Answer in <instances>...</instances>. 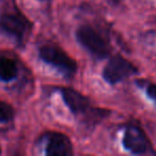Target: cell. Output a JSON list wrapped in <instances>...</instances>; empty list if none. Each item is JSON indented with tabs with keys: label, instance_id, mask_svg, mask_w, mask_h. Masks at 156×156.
Returning a JSON list of instances; mask_svg holds the SVG:
<instances>
[{
	"label": "cell",
	"instance_id": "ba28073f",
	"mask_svg": "<svg viewBox=\"0 0 156 156\" xmlns=\"http://www.w3.org/2000/svg\"><path fill=\"white\" fill-rule=\"evenodd\" d=\"M17 76V65L15 61L8 57L0 56V79L10 81Z\"/></svg>",
	"mask_w": 156,
	"mask_h": 156
},
{
	"label": "cell",
	"instance_id": "8fae6325",
	"mask_svg": "<svg viewBox=\"0 0 156 156\" xmlns=\"http://www.w3.org/2000/svg\"><path fill=\"white\" fill-rule=\"evenodd\" d=\"M108 1L111 3V5H119V2H120V0H108Z\"/></svg>",
	"mask_w": 156,
	"mask_h": 156
},
{
	"label": "cell",
	"instance_id": "5b68a950",
	"mask_svg": "<svg viewBox=\"0 0 156 156\" xmlns=\"http://www.w3.org/2000/svg\"><path fill=\"white\" fill-rule=\"evenodd\" d=\"M48 156H69L73 154V145L69 139L61 133H51L46 144Z\"/></svg>",
	"mask_w": 156,
	"mask_h": 156
},
{
	"label": "cell",
	"instance_id": "52a82bcc",
	"mask_svg": "<svg viewBox=\"0 0 156 156\" xmlns=\"http://www.w3.org/2000/svg\"><path fill=\"white\" fill-rule=\"evenodd\" d=\"M0 27L8 34L22 39L28 28V23L16 14H3L0 18Z\"/></svg>",
	"mask_w": 156,
	"mask_h": 156
},
{
	"label": "cell",
	"instance_id": "7c38bea8",
	"mask_svg": "<svg viewBox=\"0 0 156 156\" xmlns=\"http://www.w3.org/2000/svg\"><path fill=\"white\" fill-rule=\"evenodd\" d=\"M0 153H1V147H0Z\"/></svg>",
	"mask_w": 156,
	"mask_h": 156
},
{
	"label": "cell",
	"instance_id": "7a4b0ae2",
	"mask_svg": "<svg viewBox=\"0 0 156 156\" xmlns=\"http://www.w3.org/2000/svg\"><path fill=\"white\" fill-rule=\"evenodd\" d=\"M76 37L86 49L98 58H106L110 52L108 42L91 26L85 25L79 27L76 31Z\"/></svg>",
	"mask_w": 156,
	"mask_h": 156
},
{
	"label": "cell",
	"instance_id": "6da1fadb",
	"mask_svg": "<svg viewBox=\"0 0 156 156\" xmlns=\"http://www.w3.org/2000/svg\"><path fill=\"white\" fill-rule=\"evenodd\" d=\"M39 55L44 62L57 67L66 76L74 75L77 71L76 61L56 45L42 46L40 48Z\"/></svg>",
	"mask_w": 156,
	"mask_h": 156
},
{
	"label": "cell",
	"instance_id": "8992f818",
	"mask_svg": "<svg viewBox=\"0 0 156 156\" xmlns=\"http://www.w3.org/2000/svg\"><path fill=\"white\" fill-rule=\"evenodd\" d=\"M61 94L64 103L74 115H77L79 113L86 112L89 109L90 100L77 90L72 88H62Z\"/></svg>",
	"mask_w": 156,
	"mask_h": 156
},
{
	"label": "cell",
	"instance_id": "3957f363",
	"mask_svg": "<svg viewBox=\"0 0 156 156\" xmlns=\"http://www.w3.org/2000/svg\"><path fill=\"white\" fill-rule=\"evenodd\" d=\"M137 73L138 69L130 61L118 55L112 57L105 65L103 77L109 85H115Z\"/></svg>",
	"mask_w": 156,
	"mask_h": 156
},
{
	"label": "cell",
	"instance_id": "9c48e42d",
	"mask_svg": "<svg viewBox=\"0 0 156 156\" xmlns=\"http://www.w3.org/2000/svg\"><path fill=\"white\" fill-rule=\"evenodd\" d=\"M14 111L13 108L7 103L0 101V122H9L13 118Z\"/></svg>",
	"mask_w": 156,
	"mask_h": 156
},
{
	"label": "cell",
	"instance_id": "277c9868",
	"mask_svg": "<svg viewBox=\"0 0 156 156\" xmlns=\"http://www.w3.org/2000/svg\"><path fill=\"white\" fill-rule=\"evenodd\" d=\"M123 147L133 154H143L149 151L150 141L147 135L138 126L130 125L125 129L123 135Z\"/></svg>",
	"mask_w": 156,
	"mask_h": 156
},
{
	"label": "cell",
	"instance_id": "30bf717a",
	"mask_svg": "<svg viewBox=\"0 0 156 156\" xmlns=\"http://www.w3.org/2000/svg\"><path fill=\"white\" fill-rule=\"evenodd\" d=\"M147 94L151 100L156 103V85L155 83H149L147 86Z\"/></svg>",
	"mask_w": 156,
	"mask_h": 156
}]
</instances>
